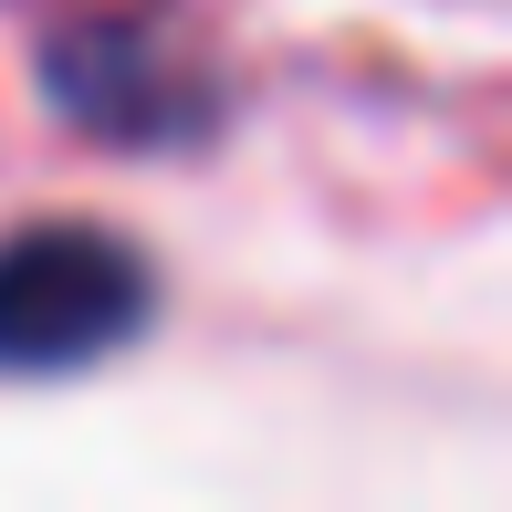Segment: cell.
Segmentation results:
<instances>
[{"label": "cell", "mask_w": 512, "mask_h": 512, "mask_svg": "<svg viewBox=\"0 0 512 512\" xmlns=\"http://www.w3.org/2000/svg\"><path fill=\"white\" fill-rule=\"evenodd\" d=\"M147 304L157 283L136 262V241H115L95 220H42L0 241V366H21V377H53V366L126 345Z\"/></svg>", "instance_id": "cell-1"}]
</instances>
